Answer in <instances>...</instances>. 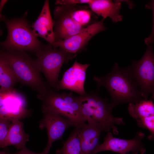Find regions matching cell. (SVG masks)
<instances>
[{
	"label": "cell",
	"instance_id": "13",
	"mask_svg": "<svg viewBox=\"0 0 154 154\" xmlns=\"http://www.w3.org/2000/svg\"><path fill=\"white\" fill-rule=\"evenodd\" d=\"M88 124L85 123L79 131L81 154H94L99 144L100 135L104 131L100 123L89 118Z\"/></svg>",
	"mask_w": 154,
	"mask_h": 154
},
{
	"label": "cell",
	"instance_id": "2",
	"mask_svg": "<svg viewBox=\"0 0 154 154\" xmlns=\"http://www.w3.org/2000/svg\"><path fill=\"white\" fill-rule=\"evenodd\" d=\"M0 54L6 60L19 82L30 87L38 94H45L50 90L42 78L36 60L23 51L1 50Z\"/></svg>",
	"mask_w": 154,
	"mask_h": 154
},
{
	"label": "cell",
	"instance_id": "4",
	"mask_svg": "<svg viewBox=\"0 0 154 154\" xmlns=\"http://www.w3.org/2000/svg\"><path fill=\"white\" fill-rule=\"evenodd\" d=\"M98 90L79 96L82 114L87 121L91 119L101 124L104 131L109 132L112 129L114 134L117 135L119 131L116 125H123V119L112 115V109L108 99L101 97Z\"/></svg>",
	"mask_w": 154,
	"mask_h": 154
},
{
	"label": "cell",
	"instance_id": "16",
	"mask_svg": "<svg viewBox=\"0 0 154 154\" xmlns=\"http://www.w3.org/2000/svg\"><path fill=\"white\" fill-rule=\"evenodd\" d=\"M19 80L6 60L0 54V92L5 94L13 92Z\"/></svg>",
	"mask_w": 154,
	"mask_h": 154
},
{
	"label": "cell",
	"instance_id": "8",
	"mask_svg": "<svg viewBox=\"0 0 154 154\" xmlns=\"http://www.w3.org/2000/svg\"><path fill=\"white\" fill-rule=\"evenodd\" d=\"M41 110L43 117L40 121L39 127L41 130H47L48 141L44 150L49 153L53 143L61 140L65 131L73 125L69 120L53 110L42 108Z\"/></svg>",
	"mask_w": 154,
	"mask_h": 154
},
{
	"label": "cell",
	"instance_id": "29",
	"mask_svg": "<svg viewBox=\"0 0 154 154\" xmlns=\"http://www.w3.org/2000/svg\"><path fill=\"white\" fill-rule=\"evenodd\" d=\"M133 154V153H131V154Z\"/></svg>",
	"mask_w": 154,
	"mask_h": 154
},
{
	"label": "cell",
	"instance_id": "5",
	"mask_svg": "<svg viewBox=\"0 0 154 154\" xmlns=\"http://www.w3.org/2000/svg\"><path fill=\"white\" fill-rule=\"evenodd\" d=\"M36 55L39 69L48 84L54 91H58V78L62 66L64 63H67L74 58L76 54L54 48L49 44Z\"/></svg>",
	"mask_w": 154,
	"mask_h": 154
},
{
	"label": "cell",
	"instance_id": "17",
	"mask_svg": "<svg viewBox=\"0 0 154 154\" xmlns=\"http://www.w3.org/2000/svg\"><path fill=\"white\" fill-rule=\"evenodd\" d=\"M29 141V135L23 129V124L19 119H13L9 128L6 143V147L13 146L21 150L26 147Z\"/></svg>",
	"mask_w": 154,
	"mask_h": 154
},
{
	"label": "cell",
	"instance_id": "27",
	"mask_svg": "<svg viewBox=\"0 0 154 154\" xmlns=\"http://www.w3.org/2000/svg\"><path fill=\"white\" fill-rule=\"evenodd\" d=\"M7 0H1L0 1V12L1 13L2 9L5 4L7 1Z\"/></svg>",
	"mask_w": 154,
	"mask_h": 154
},
{
	"label": "cell",
	"instance_id": "3",
	"mask_svg": "<svg viewBox=\"0 0 154 154\" xmlns=\"http://www.w3.org/2000/svg\"><path fill=\"white\" fill-rule=\"evenodd\" d=\"M8 33L6 40L1 44L5 50L28 51L35 54L42 50L44 45L34 34L24 17L7 19L1 16Z\"/></svg>",
	"mask_w": 154,
	"mask_h": 154
},
{
	"label": "cell",
	"instance_id": "15",
	"mask_svg": "<svg viewBox=\"0 0 154 154\" xmlns=\"http://www.w3.org/2000/svg\"><path fill=\"white\" fill-rule=\"evenodd\" d=\"M121 1L110 0H91L88 4L92 11L103 19L110 17L114 23L121 21L122 16L119 14Z\"/></svg>",
	"mask_w": 154,
	"mask_h": 154
},
{
	"label": "cell",
	"instance_id": "1",
	"mask_svg": "<svg viewBox=\"0 0 154 154\" xmlns=\"http://www.w3.org/2000/svg\"><path fill=\"white\" fill-rule=\"evenodd\" d=\"M93 79L98 88L104 86L108 91L111 98L109 104L112 109L121 104L136 103L144 100L127 68H121L117 63L107 75L101 77L94 76Z\"/></svg>",
	"mask_w": 154,
	"mask_h": 154
},
{
	"label": "cell",
	"instance_id": "24",
	"mask_svg": "<svg viewBox=\"0 0 154 154\" xmlns=\"http://www.w3.org/2000/svg\"><path fill=\"white\" fill-rule=\"evenodd\" d=\"M148 8L152 10L153 15V23L152 31L150 35L144 40L145 42L147 45L153 43L154 41V0L146 5Z\"/></svg>",
	"mask_w": 154,
	"mask_h": 154
},
{
	"label": "cell",
	"instance_id": "19",
	"mask_svg": "<svg viewBox=\"0 0 154 154\" xmlns=\"http://www.w3.org/2000/svg\"><path fill=\"white\" fill-rule=\"evenodd\" d=\"M81 126L75 127L68 138L63 143L62 147L56 150V154H81L79 133Z\"/></svg>",
	"mask_w": 154,
	"mask_h": 154
},
{
	"label": "cell",
	"instance_id": "7",
	"mask_svg": "<svg viewBox=\"0 0 154 154\" xmlns=\"http://www.w3.org/2000/svg\"><path fill=\"white\" fill-rule=\"evenodd\" d=\"M145 134L141 132L136 133L134 138L131 139H125L115 138L112 133L108 132L102 144H100L94 154L105 151H110L120 154H126L130 151L134 154H144L146 150L142 140Z\"/></svg>",
	"mask_w": 154,
	"mask_h": 154
},
{
	"label": "cell",
	"instance_id": "20",
	"mask_svg": "<svg viewBox=\"0 0 154 154\" xmlns=\"http://www.w3.org/2000/svg\"><path fill=\"white\" fill-rule=\"evenodd\" d=\"M128 112L134 119L154 115V104L152 100H142L136 103H129Z\"/></svg>",
	"mask_w": 154,
	"mask_h": 154
},
{
	"label": "cell",
	"instance_id": "28",
	"mask_svg": "<svg viewBox=\"0 0 154 154\" xmlns=\"http://www.w3.org/2000/svg\"><path fill=\"white\" fill-rule=\"evenodd\" d=\"M0 154H7V151H1Z\"/></svg>",
	"mask_w": 154,
	"mask_h": 154
},
{
	"label": "cell",
	"instance_id": "9",
	"mask_svg": "<svg viewBox=\"0 0 154 154\" xmlns=\"http://www.w3.org/2000/svg\"><path fill=\"white\" fill-rule=\"evenodd\" d=\"M42 102V108L53 110L69 120L73 126H82L86 119L75 112L61 97L60 94L50 89L47 93L38 94Z\"/></svg>",
	"mask_w": 154,
	"mask_h": 154
},
{
	"label": "cell",
	"instance_id": "14",
	"mask_svg": "<svg viewBox=\"0 0 154 154\" xmlns=\"http://www.w3.org/2000/svg\"><path fill=\"white\" fill-rule=\"evenodd\" d=\"M54 26V21L51 16L49 1L46 0L37 19L32 25V29L37 37L43 38L56 48Z\"/></svg>",
	"mask_w": 154,
	"mask_h": 154
},
{
	"label": "cell",
	"instance_id": "21",
	"mask_svg": "<svg viewBox=\"0 0 154 154\" xmlns=\"http://www.w3.org/2000/svg\"><path fill=\"white\" fill-rule=\"evenodd\" d=\"M60 95L75 112L86 119L82 114L79 96H74L71 92L69 93L64 92L60 94Z\"/></svg>",
	"mask_w": 154,
	"mask_h": 154
},
{
	"label": "cell",
	"instance_id": "22",
	"mask_svg": "<svg viewBox=\"0 0 154 154\" xmlns=\"http://www.w3.org/2000/svg\"><path fill=\"white\" fill-rule=\"evenodd\" d=\"M12 120L5 118L0 119V147L1 148L6 147L7 137Z\"/></svg>",
	"mask_w": 154,
	"mask_h": 154
},
{
	"label": "cell",
	"instance_id": "18",
	"mask_svg": "<svg viewBox=\"0 0 154 154\" xmlns=\"http://www.w3.org/2000/svg\"><path fill=\"white\" fill-rule=\"evenodd\" d=\"M64 5L70 15L79 25L85 27L94 23L92 22L96 16L91 9L88 8L89 6L88 7L77 5Z\"/></svg>",
	"mask_w": 154,
	"mask_h": 154
},
{
	"label": "cell",
	"instance_id": "25",
	"mask_svg": "<svg viewBox=\"0 0 154 154\" xmlns=\"http://www.w3.org/2000/svg\"><path fill=\"white\" fill-rule=\"evenodd\" d=\"M91 0H56L55 4L57 5L88 4Z\"/></svg>",
	"mask_w": 154,
	"mask_h": 154
},
{
	"label": "cell",
	"instance_id": "26",
	"mask_svg": "<svg viewBox=\"0 0 154 154\" xmlns=\"http://www.w3.org/2000/svg\"><path fill=\"white\" fill-rule=\"evenodd\" d=\"M7 154H48L44 150L41 153H36L31 151L28 150L26 147L20 150L18 152L15 153H11L7 151Z\"/></svg>",
	"mask_w": 154,
	"mask_h": 154
},
{
	"label": "cell",
	"instance_id": "11",
	"mask_svg": "<svg viewBox=\"0 0 154 154\" xmlns=\"http://www.w3.org/2000/svg\"><path fill=\"white\" fill-rule=\"evenodd\" d=\"M54 29L55 41L63 40L79 33L83 28L70 15L65 6L60 5L54 11Z\"/></svg>",
	"mask_w": 154,
	"mask_h": 154
},
{
	"label": "cell",
	"instance_id": "12",
	"mask_svg": "<svg viewBox=\"0 0 154 154\" xmlns=\"http://www.w3.org/2000/svg\"><path fill=\"white\" fill-rule=\"evenodd\" d=\"M90 64H82L76 61L73 65L64 73L58 82V90L66 89L75 92L80 96L86 94L84 84L86 72Z\"/></svg>",
	"mask_w": 154,
	"mask_h": 154
},
{
	"label": "cell",
	"instance_id": "10",
	"mask_svg": "<svg viewBox=\"0 0 154 154\" xmlns=\"http://www.w3.org/2000/svg\"><path fill=\"white\" fill-rule=\"evenodd\" d=\"M104 20L102 19L95 22L75 35L63 40L55 42V47L68 52L76 54L82 50L94 36L106 29Z\"/></svg>",
	"mask_w": 154,
	"mask_h": 154
},
{
	"label": "cell",
	"instance_id": "23",
	"mask_svg": "<svg viewBox=\"0 0 154 154\" xmlns=\"http://www.w3.org/2000/svg\"><path fill=\"white\" fill-rule=\"evenodd\" d=\"M135 120L139 127L147 129L150 131L151 134L148 137L149 140H154V115Z\"/></svg>",
	"mask_w": 154,
	"mask_h": 154
},
{
	"label": "cell",
	"instance_id": "6",
	"mask_svg": "<svg viewBox=\"0 0 154 154\" xmlns=\"http://www.w3.org/2000/svg\"><path fill=\"white\" fill-rule=\"evenodd\" d=\"M127 68L137 84L144 100H147L150 94L154 100V54L152 45H148L140 60L133 61Z\"/></svg>",
	"mask_w": 154,
	"mask_h": 154
}]
</instances>
